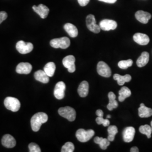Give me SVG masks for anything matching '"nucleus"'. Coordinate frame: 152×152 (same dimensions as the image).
I'll return each instance as SVG.
<instances>
[{
	"mask_svg": "<svg viewBox=\"0 0 152 152\" xmlns=\"http://www.w3.org/2000/svg\"><path fill=\"white\" fill-rule=\"evenodd\" d=\"M139 131L140 133L146 135L148 139L151 137V134H152V127L148 125H142L139 127Z\"/></svg>",
	"mask_w": 152,
	"mask_h": 152,
	"instance_id": "29",
	"label": "nucleus"
},
{
	"mask_svg": "<svg viewBox=\"0 0 152 152\" xmlns=\"http://www.w3.org/2000/svg\"><path fill=\"white\" fill-rule=\"evenodd\" d=\"M90 0H78V2L80 5L81 6H85L89 3Z\"/></svg>",
	"mask_w": 152,
	"mask_h": 152,
	"instance_id": "35",
	"label": "nucleus"
},
{
	"mask_svg": "<svg viewBox=\"0 0 152 152\" xmlns=\"http://www.w3.org/2000/svg\"><path fill=\"white\" fill-rule=\"evenodd\" d=\"M113 79L117 81L118 84L120 86H122L125 84V82L130 81L132 77L130 75H126L125 76H121L118 74H115L113 76Z\"/></svg>",
	"mask_w": 152,
	"mask_h": 152,
	"instance_id": "24",
	"label": "nucleus"
},
{
	"mask_svg": "<svg viewBox=\"0 0 152 152\" xmlns=\"http://www.w3.org/2000/svg\"><path fill=\"white\" fill-rule=\"evenodd\" d=\"M134 41L137 44L144 46L149 44L150 41L149 37L145 34L141 33H136L133 36Z\"/></svg>",
	"mask_w": 152,
	"mask_h": 152,
	"instance_id": "13",
	"label": "nucleus"
},
{
	"mask_svg": "<svg viewBox=\"0 0 152 152\" xmlns=\"http://www.w3.org/2000/svg\"><path fill=\"white\" fill-rule=\"evenodd\" d=\"M96 122L98 125H103L104 127H107L110 125L109 120L108 118L104 119L102 117H98L96 118Z\"/></svg>",
	"mask_w": 152,
	"mask_h": 152,
	"instance_id": "32",
	"label": "nucleus"
},
{
	"mask_svg": "<svg viewBox=\"0 0 152 152\" xmlns=\"http://www.w3.org/2000/svg\"><path fill=\"white\" fill-rule=\"evenodd\" d=\"M131 95L130 90L127 87H122L119 91L118 100L121 102H122L126 98L130 97Z\"/></svg>",
	"mask_w": 152,
	"mask_h": 152,
	"instance_id": "26",
	"label": "nucleus"
},
{
	"mask_svg": "<svg viewBox=\"0 0 152 152\" xmlns=\"http://www.w3.org/2000/svg\"><path fill=\"white\" fill-rule=\"evenodd\" d=\"M139 115L141 118H148L152 115V109L148 108L143 103L140 104L139 108Z\"/></svg>",
	"mask_w": 152,
	"mask_h": 152,
	"instance_id": "19",
	"label": "nucleus"
},
{
	"mask_svg": "<svg viewBox=\"0 0 152 152\" xmlns=\"http://www.w3.org/2000/svg\"><path fill=\"white\" fill-rule=\"evenodd\" d=\"M149 60V54L148 52H142L141 55L136 61V64L137 66L141 68L147 65Z\"/></svg>",
	"mask_w": 152,
	"mask_h": 152,
	"instance_id": "22",
	"label": "nucleus"
},
{
	"mask_svg": "<svg viewBox=\"0 0 152 152\" xmlns=\"http://www.w3.org/2000/svg\"><path fill=\"white\" fill-rule=\"evenodd\" d=\"M75 150L74 144L71 142H67L61 148V152H73Z\"/></svg>",
	"mask_w": 152,
	"mask_h": 152,
	"instance_id": "31",
	"label": "nucleus"
},
{
	"mask_svg": "<svg viewBox=\"0 0 152 152\" xmlns=\"http://www.w3.org/2000/svg\"><path fill=\"white\" fill-rule=\"evenodd\" d=\"M75 57L73 55H68L63 59V64L69 73H73L76 71Z\"/></svg>",
	"mask_w": 152,
	"mask_h": 152,
	"instance_id": "8",
	"label": "nucleus"
},
{
	"mask_svg": "<svg viewBox=\"0 0 152 152\" xmlns=\"http://www.w3.org/2000/svg\"><path fill=\"white\" fill-rule=\"evenodd\" d=\"M108 139L110 141H113L114 140L115 135L118 133V129L115 126H109L108 128Z\"/></svg>",
	"mask_w": 152,
	"mask_h": 152,
	"instance_id": "28",
	"label": "nucleus"
},
{
	"mask_svg": "<svg viewBox=\"0 0 152 152\" xmlns=\"http://www.w3.org/2000/svg\"><path fill=\"white\" fill-rule=\"evenodd\" d=\"M65 88V84L63 82H58L55 87L54 92L55 97L58 100H61L64 98Z\"/></svg>",
	"mask_w": 152,
	"mask_h": 152,
	"instance_id": "10",
	"label": "nucleus"
},
{
	"mask_svg": "<svg viewBox=\"0 0 152 152\" xmlns=\"http://www.w3.org/2000/svg\"><path fill=\"white\" fill-rule=\"evenodd\" d=\"M87 27L91 32L95 33H99L100 32L101 28L100 26L96 24V19L95 16L92 14H89L87 15L86 19Z\"/></svg>",
	"mask_w": 152,
	"mask_h": 152,
	"instance_id": "6",
	"label": "nucleus"
},
{
	"mask_svg": "<svg viewBox=\"0 0 152 152\" xmlns=\"http://www.w3.org/2000/svg\"><path fill=\"white\" fill-rule=\"evenodd\" d=\"M7 18V14L5 11L0 12V24H1L4 20H5Z\"/></svg>",
	"mask_w": 152,
	"mask_h": 152,
	"instance_id": "34",
	"label": "nucleus"
},
{
	"mask_svg": "<svg viewBox=\"0 0 152 152\" xmlns=\"http://www.w3.org/2000/svg\"><path fill=\"white\" fill-rule=\"evenodd\" d=\"M135 15L136 19L142 24H147L152 18L150 13L142 10L137 11Z\"/></svg>",
	"mask_w": 152,
	"mask_h": 152,
	"instance_id": "16",
	"label": "nucleus"
},
{
	"mask_svg": "<svg viewBox=\"0 0 152 152\" xmlns=\"http://www.w3.org/2000/svg\"><path fill=\"white\" fill-rule=\"evenodd\" d=\"M64 29L71 37L75 38L78 36V31L77 28L71 23H66L64 26Z\"/></svg>",
	"mask_w": 152,
	"mask_h": 152,
	"instance_id": "20",
	"label": "nucleus"
},
{
	"mask_svg": "<svg viewBox=\"0 0 152 152\" xmlns=\"http://www.w3.org/2000/svg\"><path fill=\"white\" fill-rule=\"evenodd\" d=\"M151 127H152V122H151Z\"/></svg>",
	"mask_w": 152,
	"mask_h": 152,
	"instance_id": "40",
	"label": "nucleus"
},
{
	"mask_svg": "<svg viewBox=\"0 0 152 152\" xmlns=\"http://www.w3.org/2000/svg\"><path fill=\"white\" fill-rule=\"evenodd\" d=\"M99 26L101 29L104 31H109L110 30L115 29L117 27V23L113 20L104 19L100 22Z\"/></svg>",
	"mask_w": 152,
	"mask_h": 152,
	"instance_id": "11",
	"label": "nucleus"
},
{
	"mask_svg": "<svg viewBox=\"0 0 152 152\" xmlns=\"http://www.w3.org/2000/svg\"><path fill=\"white\" fill-rule=\"evenodd\" d=\"M108 98L109 103L107 105V108L109 110H112L113 109L117 108L118 106V104L115 100V95L113 92H109L108 94Z\"/></svg>",
	"mask_w": 152,
	"mask_h": 152,
	"instance_id": "23",
	"label": "nucleus"
},
{
	"mask_svg": "<svg viewBox=\"0 0 152 152\" xmlns=\"http://www.w3.org/2000/svg\"><path fill=\"white\" fill-rule=\"evenodd\" d=\"M34 78L38 81L43 83H47L50 81L49 76L45 73V72L42 70H39L34 73Z\"/></svg>",
	"mask_w": 152,
	"mask_h": 152,
	"instance_id": "18",
	"label": "nucleus"
},
{
	"mask_svg": "<svg viewBox=\"0 0 152 152\" xmlns=\"http://www.w3.org/2000/svg\"><path fill=\"white\" fill-rule=\"evenodd\" d=\"M96 114L98 115V117H103V112L101 109H98L96 112Z\"/></svg>",
	"mask_w": 152,
	"mask_h": 152,
	"instance_id": "36",
	"label": "nucleus"
},
{
	"mask_svg": "<svg viewBox=\"0 0 152 152\" xmlns=\"http://www.w3.org/2000/svg\"><path fill=\"white\" fill-rule=\"evenodd\" d=\"M135 134V129L133 127H126L123 131V139L125 142H130L133 140Z\"/></svg>",
	"mask_w": 152,
	"mask_h": 152,
	"instance_id": "14",
	"label": "nucleus"
},
{
	"mask_svg": "<svg viewBox=\"0 0 152 152\" xmlns=\"http://www.w3.org/2000/svg\"><path fill=\"white\" fill-rule=\"evenodd\" d=\"M16 49L19 53L27 54L32 51L33 45L31 42H25L23 41H19L16 43Z\"/></svg>",
	"mask_w": 152,
	"mask_h": 152,
	"instance_id": "7",
	"label": "nucleus"
},
{
	"mask_svg": "<svg viewBox=\"0 0 152 152\" xmlns=\"http://www.w3.org/2000/svg\"><path fill=\"white\" fill-rule=\"evenodd\" d=\"M95 134V132L93 130H85L80 129L77 131L76 134V137L78 141L82 142H85L89 141Z\"/></svg>",
	"mask_w": 152,
	"mask_h": 152,
	"instance_id": "4",
	"label": "nucleus"
},
{
	"mask_svg": "<svg viewBox=\"0 0 152 152\" xmlns=\"http://www.w3.org/2000/svg\"><path fill=\"white\" fill-rule=\"evenodd\" d=\"M111 117V116H110V115H108L107 116V118H110Z\"/></svg>",
	"mask_w": 152,
	"mask_h": 152,
	"instance_id": "39",
	"label": "nucleus"
},
{
	"mask_svg": "<svg viewBox=\"0 0 152 152\" xmlns=\"http://www.w3.org/2000/svg\"><path fill=\"white\" fill-rule=\"evenodd\" d=\"M98 1L104 2L105 3H108V4H114L117 1V0H98Z\"/></svg>",
	"mask_w": 152,
	"mask_h": 152,
	"instance_id": "37",
	"label": "nucleus"
},
{
	"mask_svg": "<svg viewBox=\"0 0 152 152\" xmlns=\"http://www.w3.org/2000/svg\"><path fill=\"white\" fill-rule=\"evenodd\" d=\"M50 44L51 47L58 49H67L70 46V39L66 37H63L61 38H55L50 41Z\"/></svg>",
	"mask_w": 152,
	"mask_h": 152,
	"instance_id": "2",
	"label": "nucleus"
},
{
	"mask_svg": "<svg viewBox=\"0 0 152 152\" xmlns=\"http://www.w3.org/2000/svg\"><path fill=\"white\" fill-rule=\"evenodd\" d=\"M32 69V66L29 63H20L16 66V72L19 74H29Z\"/></svg>",
	"mask_w": 152,
	"mask_h": 152,
	"instance_id": "15",
	"label": "nucleus"
},
{
	"mask_svg": "<svg viewBox=\"0 0 152 152\" xmlns=\"http://www.w3.org/2000/svg\"><path fill=\"white\" fill-rule=\"evenodd\" d=\"M55 69H56V66L54 63L49 62L45 66L44 71L48 75V76L51 77L54 76Z\"/></svg>",
	"mask_w": 152,
	"mask_h": 152,
	"instance_id": "27",
	"label": "nucleus"
},
{
	"mask_svg": "<svg viewBox=\"0 0 152 152\" xmlns=\"http://www.w3.org/2000/svg\"><path fill=\"white\" fill-rule=\"evenodd\" d=\"M48 120V115L45 113L39 112L33 115L31 120L32 129L34 132L39 130L41 125L46 123Z\"/></svg>",
	"mask_w": 152,
	"mask_h": 152,
	"instance_id": "1",
	"label": "nucleus"
},
{
	"mask_svg": "<svg viewBox=\"0 0 152 152\" xmlns=\"http://www.w3.org/2000/svg\"><path fill=\"white\" fill-rule=\"evenodd\" d=\"M32 8L33 10L39 15L42 19L46 18L49 15L50 10L49 8L45 5L39 4L37 6L36 5L33 6Z\"/></svg>",
	"mask_w": 152,
	"mask_h": 152,
	"instance_id": "12",
	"label": "nucleus"
},
{
	"mask_svg": "<svg viewBox=\"0 0 152 152\" xmlns=\"http://www.w3.org/2000/svg\"><path fill=\"white\" fill-rule=\"evenodd\" d=\"M88 89H89L88 83L85 81H82L80 84L78 88V93L81 97L85 98L87 96L88 94Z\"/></svg>",
	"mask_w": 152,
	"mask_h": 152,
	"instance_id": "21",
	"label": "nucleus"
},
{
	"mask_svg": "<svg viewBox=\"0 0 152 152\" xmlns=\"http://www.w3.org/2000/svg\"><path fill=\"white\" fill-rule=\"evenodd\" d=\"M29 150L30 152H41V150L39 147L36 143L31 142L28 145Z\"/></svg>",
	"mask_w": 152,
	"mask_h": 152,
	"instance_id": "33",
	"label": "nucleus"
},
{
	"mask_svg": "<svg viewBox=\"0 0 152 152\" xmlns=\"http://www.w3.org/2000/svg\"><path fill=\"white\" fill-rule=\"evenodd\" d=\"M94 142L99 144L101 149L103 150H105L109 145H110V141L108 139L103 138L102 137H96L94 139Z\"/></svg>",
	"mask_w": 152,
	"mask_h": 152,
	"instance_id": "25",
	"label": "nucleus"
},
{
	"mask_svg": "<svg viewBox=\"0 0 152 152\" xmlns=\"http://www.w3.org/2000/svg\"><path fill=\"white\" fill-rule=\"evenodd\" d=\"M133 64V61L131 59L126 60H121L118 63V66L119 68L122 69H126L131 66Z\"/></svg>",
	"mask_w": 152,
	"mask_h": 152,
	"instance_id": "30",
	"label": "nucleus"
},
{
	"mask_svg": "<svg viewBox=\"0 0 152 152\" xmlns=\"http://www.w3.org/2000/svg\"><path fill=\"white\" fill-rule=\"evenodd\" d=\"M58 113L61 117L67 119L69 121L72 122L76 119V110L70 107L60 108L58 110Z\"/></svg>",
	"mask_w": 152,
	"mask_h": 152,
	"instance_id": "3",
	"label": "nucleus"
},
{
	"mask_svg": "<svg viewBox=\"0 0 152 152\" xmlns=\"http://www.w3.org/2000/svg\"><path fill=\"white\" fill-rule=\"evenodd\" d=\"M97 72L100 76L104 77H109L111 76V69L107 63L104 61H99L97 65Z\"/></svg>",
	"mask_w": 152,
	"mask_h": 152,
	"instance_id": "9",
	"label": "nucleus"
},
{
	"mask_svg": "<svg viewBox=\"0 0 152 152\" xmlns=\"http://www.w3.org/2000/svg\"><path fill=\"white\" fill-rule=\"evenodd\" d=\"M4 105L6 108L12 112H18L20 108V103L19 100L14 97H7L4 100Z\"/></svg>",
	"mask_w": 152,
	"mask_h": 152,
	"instance_id": "5",
	"label": "nucleus"
},
{
	"mask_svg": "<svg viewBox=\"0 0 152 152\" xmlns=\"http://www.w3.org/2000/svg\"><path fill=\"white\" fill-rule=\"evenodd\" d=\"M131 152H139L138 148L136 147H134L131 148L130 149Z\"/></svg>",
	"mask_w": 152,
	"mask_h": 152,
	"instance_id": "38",
	"label": "nucleus"
},
{
	"mask_svg": "<svg viewBox=\"0 0 152 152\" xmlns=\"http://www.w3.org/2000/svg\"><path fill=\"white\" fill-rule=\"evenodd\" d=\"M1 142L2 145L7 148H12L16 145L15 138L9 134H6L3 136Z\"/></svg>",
	"mask_w": 152,
	"mask_h": 152,
	"instance_id": "17",
	"label": "nucleus"
}]
</instances>
